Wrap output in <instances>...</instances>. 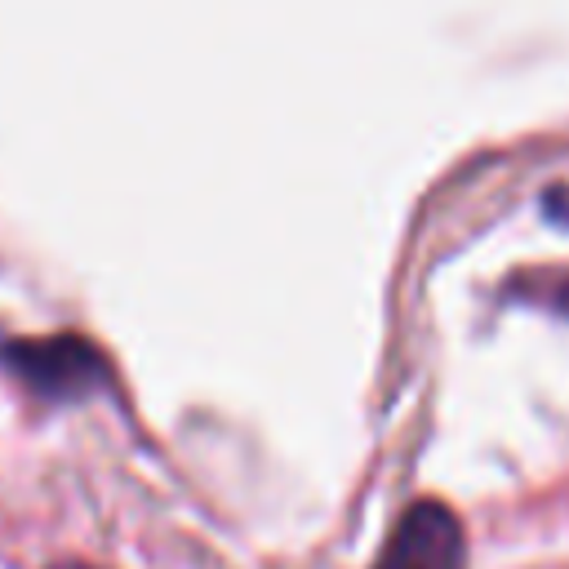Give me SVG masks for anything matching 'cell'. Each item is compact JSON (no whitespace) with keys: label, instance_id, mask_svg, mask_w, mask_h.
Segmentation results:
<instances>
[{"label":"cell","instance_id":"cell-1","mask_svg":"<svg viewBox=\"0 0 569 569\" xmlns=\"http://www.w3.org/2000/svg\"><path fill=\"white\" fill-rule=\"evenodd\" d=\"M0 365L36 396L53 405L89 400L111 382V365L98 342L80 333H40V338H4Z\"/></svg>","mask_w":569,"mask_h":569},{"label":"cell","instance_id":"cell-4","mask_svg":"<svg viewBox=\"0 0 569 569\" xmlns=\"http://www.w3.org/2000/svg\"><path fill=\"white\" fill-rule=\"evenodd\" d=\"M49 569H98V565H84V560H58V565H49Z\"/></svg>","mask_w":569,"mask_h":569},{"label":"cell","instance_id":"cell-2","mask_svg":"<svg viewBox=\"0 0 569 569\" xmlns=\"http://www.w3.org/2000/svg\"><path fill=\"white\" fill-rule=\"evenodd\" d=\"M369 569H467L462 520L440 498L409 502Z\"/></svg>","mask_w":569,"mask_h":569},{"label":"cell","instance_id":"cell-3","mask_svg":"<svg viewBox=\"0 0 569 569\" xmlns=\"http://www.w3.org/2000/svg\"><path fill=\"white\" fill-rule=\"evenodd\" d=\"M520 293L533 298L538 307L556 311V316H569V276H551L547 284H538V289H520Z\"/></svg>","mask_w":569,"mask_h":569}]
</instances>
